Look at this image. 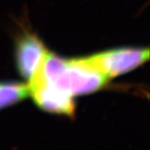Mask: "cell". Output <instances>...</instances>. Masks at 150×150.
I'll list each match as a JSON object with an SVG mask.
<instances>
[{
    "instance_id": "6da1fadb",
    "label": "cell",
    "mask_w": 150,
    "mask_h": 150,
    "mask_svg": "<svg viewBox=\"0 0 150 150\" xmlns=\"http://www.w3.org/2000/svg\"><path fill=\"white\" fill-rule=\"evenodd\" d=\"M37 77L72 97L98 91L108 81L86 58L66 59L50 53L46 55Z\"/></svg>"
},
{
    "instance_id": "7a4b0ae2",
    "label": "cell",
    "mask_w": 150,
    "mask_h": 150,
    "mask_svg": "<svg viewBox=\"0 0 150 150\" xmlns=\"http://www.w3.org/2000/svg\"><path fill=\"white\" fill-rule=\"evenodd\" d=\"M88 63L108 79L128 73L149 59V48H120L86 58Z\"/></svg>"
},
{
    "instance_id": "3957f363",
    "label": "cell",
    "mask_w": 150,
    "mask_h": 150,
    "mask_svg": "<svg viewBox=\"0 0 150 150\" xmlns=\"http://www.w3.org/2000/svg\"><path fill=\"white\" fill-rule=\"evenodd\" d=\"M28 94L33 101L44 111L70 116L74 113V97L45 82L35 78L28 84Z\"/></svg>"
},
{
    "instance_id": "277c9868",
    "label": "cell",
    "mask_w": 150,
    "mask_h": 150,
    "mask_svg": "<svg viewBox=\"0 0 150 150\" xmlns=\"http://www.w3.org/2000/svg\"><path fill=\"white\" fill-rule=\"evenodd\" d=\"M47 54L48 51L43 42L35 35L28 33L18 41L17 68L19 74L28 83L39 74Z\"/></svg>"
},
{
    "instance_id": "5b68a950",
    "label": "cell",
    "mask_w": 150,
    "mask_h": 150,
    "mask_svg": "<svg viewBox=\"0 0 150 150\" xmlns=\"http://www.w3.org/2000/svg\"><path fill=\"white\" fill-rule=\"evenodd\" d=\"M28 95V86L18 83H0V109L21 101Z\"/></svg>"
}]
</instances>
